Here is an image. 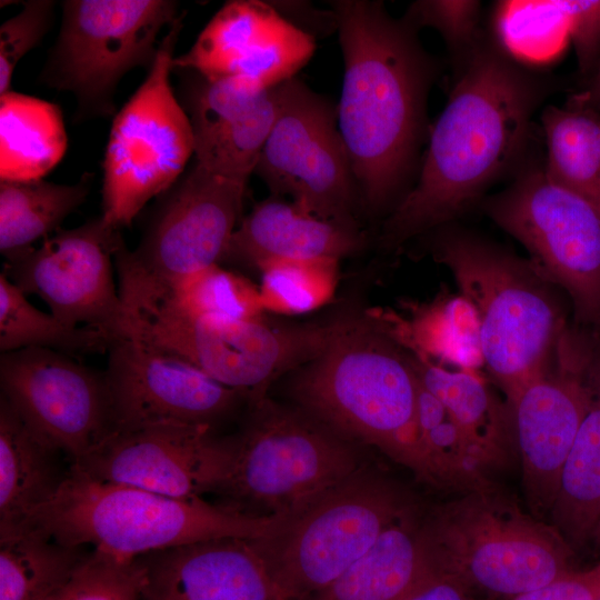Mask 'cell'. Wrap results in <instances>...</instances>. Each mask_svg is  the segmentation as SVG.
<instances>
[{
	"instance_id": "2",
	"label": "cell",
	"mask_w": 600,
	"mask_h": 600,
	"mask_svg": "<svg viewBox=\"0 0 600 600\" xmlns=\"http://www.w3.org/2000/svg\"><path fill=\"white\" fill-rule=\"evenodd\" d=\"M343 58L338 127L354 173L361 210L380 216L412 188L429 137L427 99L436 60L418 31L381 1L331 2Z\"/></svg>"
},
{
	"instance_id": "14",
	"label": "cell",
	"mask_w": 600,
	"mask_h": 600,
	"mask_svg": "<svg viewBox=\"0 0 600 600\" xmlns=\"http://www.w3.org/2000/svg\"><path fill=\"white\" fill-rule=\"evenodd\" d=\"M278 113L254 173L301 211L361 229L359 191L338 127V104L293 77L278 86Z\"/></svg>"
},
{
	"instance_id": "37",
	"label": "cell",
	"mask_w": 600,
	"mask_h": 600,
	"mask_svg": "<svg viewBox=\"0 0 600 600\" xmlns=\"http://www.w3.org/2000/svg\"><path fill=\"white\" fill-rule=\"evenodd\" d=\"M339 260L281 259L259 268V293L264 311L299 314L312 311L332 299L338 281Z\"/></svg>"
},
{
	"instance_id": "39",
	"label": "cell",
	"mask_w": 600,
	"mask_h": 600,
	"mask_svg": "<svg viewBox=\"0 0 600 600\" xmlns=\"http://www.w3.org/2000/svg\"><path fill=\"white\" fill-rule=\"evenodd\" d=\"M402 18L417 30L436 29L447 44L456 71L484 37L480 29V1L419 0L409 6Z\"/></svg>"
},
{
	"instance_id": "20",
	"label": "cell",
	"mask_w": 600,
	"mask_h": 600,
	"mask_svg": "<svg viewBox=\"0 0 600 600\" xmlns=\"http://www.w3.org/2000/svg\"><path fill=\"white\" fill-rule=\"evenodd\" d=\"M314 49L316 39L272 3L234 0L222 6L186 53L174 57L173 69L208 78L246 77L270 89L296 77Z\"/></svg>"
},
{
	"instance_id": "46",
	"label": "cell",
	"mask_w": 600,
	"mask_h": 600,
	"mask_svg": "<svg viewBox=\"0 0 600 600\" xmlns=\"http://www.w3.org/2000/svg\"><path fill=\"white\" fill-rule=\"evenodd\" d=\"M590 542L592 543L596 552L600 557V521L598 522L597 527L593 530Z\"/></svg>"
},
{
	"instance_id": "45",
	"label": "cell",
	"mask_w": 600,
	"mask_h": 600,
	"mask_svg": "<svg viewBox=\"0 0 600 600\" xmlns=\"http://www.w3.org/2000/svg\"><path fill=\"white\" fill-rule=\"evenodd\" d=\"M576 102L593 109H600V62L588 90L578 96Z\"/></svg>"
},
{
	"instance_id": "12",
	"label": "cell",
	"mask_w": 600,
	"mask_h": 600,
	"mask_svg": "<svg viewBox=\"0 0 600 600\" xmlns=\"http://www.w3.org/2000/svg\"><path fill=\"white\" fill-rule=\"evenodd\" d=\"M172 0H68L54 46L40 73L46 86L71 92L79 117L114 112L119 81L154 63L158 36L181 14Z\"/></svg>"
},
{
	"instance_id": "22",
	"label": "cell",
	"mask_w": 600,
	"mask_h": 600,
	"mask_svg": "<svg viewBox=\"0 0 600 600\" xmlns=\"http://www.w3.org/2000/svg\"><path fill=\"white\" fill-rule=\"evenodd\" d=\"M366 243L362 229L320 219L272 196L241 219L221 262L258 271L272 260H340L360 252Z\"/></svg>"
},
{
	"instance_id": "43",
	"label": "cell",
	"mask_w": 600,
	"mask_h": 600,
	"mask_svg": "<svg viewBox=\"0 0 600 600\" xmlns=\"http://www.w3.org/2000/svg\"><path fill=\"white\" fill-rule=\"evenodd\" d=\"M278 12L293 26L316 39V33L327 36L337 31V17L332 10L321 11L309 3L282 2L272 3Z\"/></svg>"
},
{
	"instance_id": "30",
	"label": "cell",
	"mask_w": 600,
	"mask_h": 600,
	"mask_svg": "<svg viewBox=\"0 0 600 600\" xmlns=\"http://www.w3.org/2000/svg\"><path fill=\"white\" fill-rule=\"evenodd\" d=\"M90 190L84 174L73 184L39 180L0 182V251L7 259L59 230Z\"/></svg>"
},
{
	"instance_id": "8",
	"label": "cell",
	"mask_w": 600,
	"mask_h": 600,
	"mask_svg": "<svg viewBox=\"0 0 600 600\" xmlns=\"http://www.w3.org/2000/svg\"><path fill=\"white\" fill-rule=\"evenodd\" d=\"M249 406L216 492L222 504L258 517L288 514L363 464L353 442L304 410L268 397Z\"/></svg>"
},
{
	"instance_id": "4",
	"label": "cell",
	"mask_w": 600,
	"mask_h": 600,
	"mask_svg": "<svg viewBox=\"0 0 600 600\" xmlns=\"http://www.w3.org/2000/svg\"><path fill=\"white\" fill-rule=\"evenodd\" d=\"M282 514L258 517L202 498L178 499L98 481L72 470L58 492L19 529L120 560L219 538L260 539Z\"/></svg>"
},
{
	"instance_id": "34",
	"label": "cell",
	"mask_w": 600,
	"mask_h": 600,
	"mask_svg": "<svg viewBox=\"0 0 600 600\" xmlns=\"http://www.w3.org/2000/svg\"><path fill=\"white\" fill-rule=\"evenodd\" d=\"M154 300L193 319L247 321L263 318L259 287L247 278L213 264L176 280L157 296L122 300Z\"/></svg>"
},
{
	"instance_id": "23",
	"label": "cell",
	"mask_w": 600,
	"mask_h": 600,
	"mask_svg": "<svg viewBox=\"0 0 600 600\" xmlns=\"http://www.w3.org/2000/svg\"><path fill=\"white\" fill-rule=\"evenodd\" d=\"M421 507L403 514L337 579L302 600H407L440 578L421 536Z\"/></svg>"
},
{
	"instance_id": "3",
	"label": "cell",
	"mask_w": 600,
	"mask_h": 600,
	"mask_svg": "<svg viewBox=\"0 0 600 600\" xmlns=\"http://www.w3.org/2000/svg\"><path fill=\"white\" fill-rule=\"evenodd\" d=\"M302 410L347 440L377 448L436 489L418 423V378L407 352L367 316L339 333L294 377Z\"/></svg>"
},
{
	"instance_id": "29",
	"label": "cell",
	"mask_w": 600,
	"mask_h": 600,
	"mask_svg": "<svg viewBox=\"0 0 600 600\" xmlns=\"http://www.w3.org/2000/svg\"><path fill=\"white\" fill-rule=\"evenodd\" d=\"M92 548L31 529L0 537V600H50Z\"/></svg>"
},
{
	"instance_id": "42",
	"label": "cell",
	"mask_w": 600,
	"mask_h": 600,
	"mask_svg": "<svg viewBox=\"0 0 600 600\" xmlns=\"http://www.w3.org/2000/svg\"><path fill=\"white\" fill-rule=\"evenodd\" d=\"M512 600H600V561L590 569H574Z\"/></svg>"
},
{
	"instance_id": "41",
	"label": "cell",
	"mask_w": 600,
	"mask_h": 600,
	"mask_svg": "<svg viewBox=\"0 0 600 600\" xmlns=\"http://www.w3.org/2000/svg\"><path fill=\"white\" fill-rule=\"evenodd\" d=\"M579 68L589 72L600 57V0H561Z\"/></svg>"
},
{
	"instance_id": "36",
	"label": "cell",
	"mask_w": 600,
	"mask_h": 600,
	"mask_svg": "<svg viewBox=\"0 0 600 600\" xmlns=\"http://www.w3.org/2000/svg\"><path fill=\"white\" fill-rule=\"evenodd\" d=\"M497 43L517 60H543L569 39L561 0L502 1L496 6Z\"/></svg>"
},
{
	"instance_id": "28",
	"label": "cell",
	"mask_w": 600,
	"mask_h": 600,
	"mask_svg": "<svg viewBox=\"0 0 600 600\" xmlns=\"http://www.w3.org/2000/svg\"><path fill=\"white\" fill-rule=\"evenodd\" d=\"M550 517L573 551L590 542L600 521V362L592 401L564 463Z\"/></svg>"
},
{
	"instance_id": "21",
	"label": "cell",
	"mask_w": 600,
	"mask_h": 600,
	"mask_svg": "<svg viewBox=\"0 0 600 600\" xmlns=\"http://www.w3.org/2000/svg\"><path fill=\"white\" fill-rule=\"evenodd\" d=\"M252 540L211 539L139 557L141 600H283Z\"/></svg>"
},
{
	"instance_id": "32",
	"label": "cell",
	"mask_w": 600,
	"mask_h": 600,
	"mask_svg": "<svg viewBox=\"0 0 600 600\" xmlns=\"http://www.w3.org/2000/svg\"><path fill=\"white\" fill-rule=\"evenodd\" d=\"M418 423L436 489L463 494L498 487L477 449L419 379Z\"/></svg>"
},
{
	"instance_id": "26",
	"label": "cell",
	"mask_w": 600,
	"mask_h": 600,
	"mask_svg": "<svg viewBox=\"0 0 600 600\" xmlns=\"http://www.w3.org/2000/svg\"><path fill=\"white\" fill-rule=\"evenodd\" d=\"M0 398V537L19 530L58 492L70 467Z\"/></svg>"
},
{
	"instance_id": "19",
	"label": "cell",
	"mask_w": 600,
	"mask_h": 600,
	"mask_svg": "<svg viewBox=\"0 0 600 600\" xmlns=\"http://www.w3.org/2000/svg\"><path fill=\"white\" fill-rule=\"evenodd\" d=\"M231 437L213 428L161 426L112 432L70 470L91 479L178 498L217 492L229 466Z\"/></svg>"
},
{
	"instance_id": "31",
	"label": "cell",
	"mask_w": 600,
	"mask_h": 600,
	"mask_svg": "<svg viewBox=\"0 0 600 600\" xmlns=\"http://www.w3.org/2000/svg\"><path fill=\"white\" fill-rule=\"evenodd\" d=\"M541 123L547 173L600 207V114L597 109L576 101L566 108L547 106Z\"/></svg>"
},
{
	"instance_id": "33",
	"label": "cell",
	"mask_w": 600,
	"mask_h": 600,
	"mask_svg": "<svg viewBox=\"0 0 600 600\" xmlns=\"http://www.w3.org/2000/svg\"><path fill=\"white\" fill-rule=\"evenodd\" d=\"M113 336L89 326H70L31 304L6 273L0 274V350L43 348L69 356L108 352Z\"/></svg>"
},
{
	"instance_id": "5",
	"label": "cell",
	"mask_w": 600,
	"mask_h": 600,
	"mask_svg": "<svg viewBox=\"0 0 600 600\" xmlns=\"http://www.w3.org/2000/svg\"><path fill=\"white\" fill-rule=\"evenodd\" d=\"M431 253L472 304L484 366L510 400L540 371L568 327L556 286L530 260L448 226L438 228Z\"/></svg>"
},
{
	"instance_id": "13",
	"label": "cell",
	"mask_w": 600,
	"mask_h": 600,
	"mask_svg": "<svg viewBox=\"0 0 600 600\" xmlns=\"http://www.w3.org/2000/svg\"><path fill=\"white\" fill-rule=\"evenodd\" d=\"M247 184L193 166L163 192L141 240L114 254L122 300L160 294L179 278L221 262Z\"/></svg>"
},
{
	"instance_id": "18",
	"label": "cell",
	"mask_w": 600,
	"mask_h": 600,
	"mask_svg": "<svg viewBox=\"0 0 600 600\" xmlns=\"http://www.w3.org/2000/svg\"><path fill=\"white\" fill-rule=\"evenodd\" d=\"M112 432L161 426L213 428L246 398L188 362L132 337L108 350Z\"/></svg>"
},
{
	"instance_id": "6",
	"label": "cell",
	"mask_w": 600,
	"mask_h": 600,
	"mask_svg": "<svg viewBox=\"0 0 600 600\" xmlns=\"http://www.w3.org/2000/svg\"><path fill=\"white\" fill-rule=\"evenodd\" d=\"M420 529L439 574L477 598L512 600L574 570L559 531L499 487L422 510Z\"/></svg>"
},
{
	"instance_id": "35",
	"label": "cell",
	"mask_w": 600,
	"mask_h": 600,
	"mask_svg": "<svg viewBox=\"0 0 600 600\" xmlns=\"http://www.w3.org/2000/svg\"><path fill=\"white\" fill-rule=\"evenodd\" d=\"M278 108L277 86L251 111L193 132L196 161L214 174L248 184Z\"/></svg>"
},
{
	"instance_id": "7",
	"label": "cell",
	"mask_w": 600,
	"mask_h": 600,
	"mask_svg": "<svg viewBox=\"0 0 600 600\" xmlns=\"http://www.w3.org/2000/svg\"><path fill=\"white\" fill-rule=\"evenodd\" d=\"M419 507L398 481L363 463L252 543L283 600L323 589L407 512Z\"/></svg>"
},
{
	"instance_id": "25",
	"label": "cell",
	"mask_w": 600,
	"mask_h": 600,
	"mask_svg": "<svg viewBox=\"0 0 600 600\" xmlns=\"http://www.w3.org/2000/svg\"><path fill=\"white\" fill-rule=\"evenodd\" d=\"M407 354L420 382L446 407L488 471L508 469L518 456L508 404L502 403L476 372L448 370Z\"/></svg>"
},
{
	"instance_id": "44",
	"label": "cell",
	"mask_w": 600,
	"mask_h": 600,
	"mask_svg": "<svg viewBox=\"0 0 600 600\" xmlns=\"http://www.w3.org/2000/svg\"><path fill=\"white\" fill-rule=\"evenodd\" d=\"M407 600H481L457 582L440 577Z\"/></svg>"
},
{
	"instance_id": "38",
	"label": "cell",
	"mask_w": 600,
	"mask_h": 600,
	"mask_svg": "<svg viewBox=\"0 0 600 600\" xmlns=\"http://www.w3.org/2000/svg\"><path fill=\"white\" fill-rule=\"evenodd\" d=\"M142 568L92 549L50 600H141Z\"/></svg>"
},
{
	"instance_id": "15",
	"label": "cell",
	"mask_w": 600,
	"mask_h": 600,
	"mask_svg": "<svg viewBox=\"0 0 600 600\" xmlns=\"http://www.w3.org/2000/svg\"><path fill=\"white\" fill-rule=\"evenodd\" d=\"M586 334L568 326L540 371L507 401L526 500L538 519L554 504L592 401L600 353Z\"/></svg>"
},
{
	"instance_id": "24",
	"label": "cell",
	"mask_w": 600,
	"mask_h": 600,
	"mask_svg": "<svg viewBox=\"0 0 600 600\" xmlns=\"http://www.w3.org/2000/svg\"><path fill=\"white\" fill-rule=\"evenodd\" d=\"M402 311L371 310L367 317L408 353L472 371L484 366L479 322L459 292H440L430 302H404Z\"/></svg>"
},
{
	"instance_id": "17",
	"label": "cell",
	"mask_w": 600,
	"mask_h": 600,
	"mask_svg": "<svg viewBox=\"0 0 600 600\" xmlns=\"http://www.w3.org/2000/svg\"><path fill=\"white\" fill-rule=\"evenodd\" d=\"M122 241L120 229L100 216L7 258L2 272L24 294L39 296L64 323L126 337L128 316L112 271Z\"/></svg>"
},
{
	"instance_id": "1",
	"label": "cell",
	"mask_w": 600,
	"mask_h": 600,
	"mask_svg": "<svg viewBox=\"0 0 600 600\" xmlns=\"http://www.w3.org/2000/svg\"><path fill=\"white\" fill-rule=\"evenodd\" d=\"M551 86L484 36L456 71L416 182L383 221L380 246L394 249L447 226L522 164L532 114Z\"/></svg>"
},
{
	"instance_id": "11",
	"label": "cell",
	"mask_w": 600,
	"mask_h": 600,
	"mask_svg": "<svg viewBox=\"0 0 600 600\" xmlns=\"http://www.w3.org/2000/svg\"><path fill=\"white\" fill-rule=\"evenodd\" d=\"M484 209L526 248L534 268L568 293L576 319L600 333V207L556 182L544 164L530 163Z\"/></svg>"
},
{
	"instance_id": "10",
	"label": "cell",
	"mask_w": 600,
	"mask_h": 600,
	"mask_svg": "<svg viewBox=\"0 0 600 600\" xmlns=\"http://www.w3.org/2000/svg\"><path fill=\"white\" fill-rule=\"evenodd\" d=\"M181 14L160 40L152 67L113 118L103 159L102 217L121 229L166 192L194 153L190 120L171 84Z\"/></svg>"
},
{
	"instance_id": "27",
	"label": "cell",
	"mask_w": 600,
	"mask_h": 600,
	"mask_svg": "<svg viewBox=\"0 0 600 600\" xmlns=\"http://www.w3.org/2000/svg\"><path fill=\"white\" fill-rule=\"evenodd\" d=\"M68 137L59 106L24 93L0 96V178L42 179L63 158Z\"/></svg>"
},
{
	"instance_id": "16",
	"label": "cell",
	"mask_w": 600,
	"mask_h": 600,
	"mask_svg": "<svg viewBox=\"0 0 600 600\" xmlns=\"http://www.w3.org/2000/svg\"><path fill=\"white\" fill-rule=\"evenodd\" d=\"M3 398L33 434L74 463L112 431L106 372L43 348L2 352Z\"/></svg>"
},
{
	"instance_id": "9",
	"label": "cell",
	"mask_w": 600,
	"mask_h": 600,
	"mask_svg": "<svg viewBox=\"0 0 600 600\" xmlns=\"http://www.w3.org/2000/svg\"><path fill=\"white\" fill-rule=\"evenodd\" d=\"M127 336L172 354L250 403L267 397L281 374L316 359L341 330L344 318L326 323L277 326L263 318L209 321L190 318L154 300L123 302Z\"/></svg>"
},
{
	"instance_id": "40",
	"label": "cell",
	"mask_w": 600,
	"mask_h": 600,
	"mask_svg": "<svg viewBox=\"0 0 600 600\" xmlns=\"http://www.w3.org/2000/svg\"><path fill=\"white\" fill-rule=\"evenodd\" d=\"M54 1L30 0L0 27V96L10 91L19 61L36 48L53 22Z\"/></svg>"
}]
</instances>
